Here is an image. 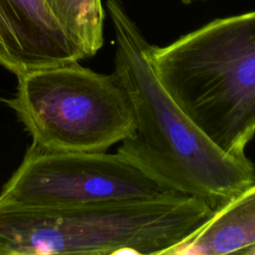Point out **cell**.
<instances>
[{"mask_svg":"<svg viewBox=\"0 0 255 255\" xmlns=\"http://www.w3.org/2000/svg\"><path fill=\"white\" fill-rule=\"evenodd\" d=\"M116 35L115 73L127 89L134 128L117 152L166 187L214 210L255 182V165L215 145L157 79L151 47L122 0H107Z\"/></svg>","mask_w":255,"mask_h":255,"instance_id":"cell-1","label":"cell"},{"mask_svg":"<svg viewBox=\"0 0 255 255\" xmlns=\"http://www.w3.org/2000/svg\"><path fill=\"white\" fill-rule=\"evenodd\" d=\"M213 211L180 192L82 207L0 205V255H170Z\"/></svg>","mask_w":255,"mask_h":255,"instance_id":"cell-2","label":"cell"},{"mask_svg":"<svg viewBox=\"0 0 255 255\" xmlns=\"http://www.w3.org/2000/svg\"><path fill=\"white\" fill-rule=\"evenodd\" d=\"M154 73L192 123L235 157L255 135V11L215 19L164 47Z\"/></svg>","mask_w":255,"mask_h":255,"instance_id":"cell-3","label":"cell"},{"mask_svg":"<svg viewBox=\"0 0 255 255\" xmlns=\"http://www.w3.org/2000/svg\"><path fill=\"white\" fill-rule=\"evenodd\" d=\"M4 100L37 148L55 152H104L134 128L128 93L117 74H101L79 62L18 76Z\"/></svg>","mask_w":255,"mask_h":255,"instance_id":"cell-4","label":"cell"},{"mask_svg":"<svg viewBox=\"0 0 255 255\" xmlns=\"http://www.w3.org/2000/svg\"><path fill=\"white\" fill-rule=\"evenodd\" d=\"M174 191L118 152H55L31 144L3 185L0 205L82 207L160 197Z\"/></svg>","mask_w":255,"mask_h":255,"instance_id":"cell-5","label":"cell"},{"mask_svg":"<svg viewBox=\"0 0 255 255\" xmlns=\"http://www.w3.org/2000/svg\"><path fill=\"white\" fill-rule=\"evenodd\" d=\"M85 55L45 0H0V65L17 77Z\"/></svg>","mask_w":255,"mask_h":255,"instance_id":"cell-6","label":"cell"},{"mask_svg":"<svg viewBox=\"0 0 255 255\" xmlns=\"http://www.w3.org/2000/svg\"><path fill=\"white\" fill-rule=\"evenodd\" d=\"M255 248V182L216 208L170 255H223Z\"/></svg>","mask_w":255,"mask_h":255,"instance_id":"cell-7","label":"cell"},{"mask_svg":"<svg viewBox=\"0 0 255 255\" xmlns=\"http://www.w3.org/2000/svg\"><path fill=\"white\" fill-rule=\"evenodd\" d=\"M85 58L95 56L104 45L105 13L102 0H45Z\"/></svg>","mask_w":255,"mask_h":255,"instance_id":"cell-8","label":"cell"},{"mask_svg":"<svg viewBox=\"0 0 255 255\" xmlns=\"http://www.w3.org/2000/svg\"><path fill=\"white\" fill-rule=\"evenodd\" d=\"M183 3H185V4H188V3H190V2H192L193 0H181Z\"/></svg>","mask_w":255,"mask_h":255,"instance_id":"cell-9","label":"cell"}]
</instances>
